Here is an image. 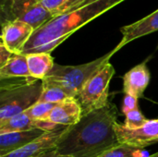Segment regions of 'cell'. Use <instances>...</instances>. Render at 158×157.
I'll return each instance as SVG.
<instances>
[{"mask_svg":"<svg viewBox=\"0 0 158 157\" xmlns=\"http://www.w3.org/2000/svg\"><path fill=\"white\" fill-rule=\"evenodd\" d=\"M44 89L42 95L40 97V102H45L50 104H60L64 101L71 99V97L60 87L53 84H46L44 83Z\"/></svg>","mask_w":158,"mask_h":157,"instance_id":"17","label":"cell"},{"mask_svg":"<svg viewBox=\"0 0 158 157\" xmlns=\"http://www.w3.org/2000/svg\"><path fill=\"white\" fill-rule=\"evenodd\" d=\"M157 31L158 9H156L155 12L149 14L142 19H139L130 25L123 26L120 29V31L122 33V39L114 49L116 52H118L129 43Z\"/></svg>","mask_w":158,"mask_h":157,"instance_id":"9","label":"cell"},{"mask_svg":"<svg viewBox=\"0 0 158 157\" xmlns=\"http://www.w3.org/2000/svg\"><path fill=\"white\" fill-rule=\"evenodd\" d=\"M148 122V119L143 115L139 108L131 110L125 114V122L124 126L127 129L134 130L143 127Z\"/></svg>","mask_w":158,"mask_h":157,"instance_id":"20","label":"cell"},{"mask_svg":"<svg viewBox=\"0 0 158 157\" xmlns=\"http://www.w3.org/2000/svg\"><path fill=\"white\" fill-rule=\"evenodd\" d=\"M29 77L31 76L29 71L26 56L23 54H15L10 60L0 68V80Z\"/></svg>","mask_w":158,"mask_h":157,"instance_id":"16","label":"cell"},{"mask_svg":"<svg viewBox=\"0 0 158 157\" xmlns=\"http://www.w3.org/2000/svg\"><path fill=\"white\" fill-rule=\"evenodd\" d=\"M67 128L68 127H61L54 131L45 132L43 136L31 143L1 157H38L44 152L56 147L58 140Z\"/></svg>","mask_w":158,"mask_h":157,"instance_id":"10","label":"cell"},{"mask_svg":"<svg viewBox=\"0 0 158 157\" xmlns=\"http://www.w3.org/2000/svg\"><path fill=\"white\" fill-rule=\"evenodd\" d=\"M0 81V123L27 111L40 100L42 80L29 77Z\"/></svg>","mask_w":158,"mask_h":157,"instance_id":"3","label":"cell"},{"mask_svg":"<svg viewBox=\"0 0 158 157\" xmlns=\"http://www.w3.org/2000/svg\"><path fill=\"white\" fill-rule=\"evenodd\" d=\"M125 0H93L75 10L55 17L34 31L21 54L51 53L76 31Z\"/></svg>","mask_w":158,"mask_h":157,"instance_id":"2","label":"cell"},{"mask_svg":"<svg viewBox=\"0 0 158 157\" xmlns=\"http://www.w3.org/2000/svg\"><path fill=\"white\" fill-rule=\"evenodd\" d=\"M6 19L2 21L19 19L31 25L34 31L38 30L55 16L45 9L41 0H6Z\"/></svg>","mask_w":158,"mask_h":157,"instance_id":"6","label":"cell"},{"mask_svg":"<svg viewBox=\"0 0 158 157\" xmlns=\"http://www.w3.org/2000/svg\"><path fill=\"white\" fill-rule=\"evenodd\" d=\"M81 117L82 111L80 104L76 98H71L57 104L47 116L45 121L57 126L70 127L79 123Z\"/></svg>","mask_w":158,"mask_h":157,"instance_id":"11","label":"cell"},{"mask_svg":"<svg viewBox=\"0 0 158 157\" xmlns=\"http://www.w3.org/2000/svg\"><path fill=\"white\" fill-rule=\"evenodd\" d=\"M99 157H149L146 156L145 152L143 149L133 147L128 144H121L115 146L108 150Z\"/></svg>","mask_w":158,"mask_h":157,"instance_id":"18","label":"cell"},{"mask_svg":"<svg viewBox=\"0 0 158 157\" xmlns=\"http://www.w3.org/2000/svg\"><path fill=\"white\" fill-rule=\"evenodd\" d=\"M34 32V29L19 19H11L2 23L1 43L12 53L21 54L25 44Z\"/></svg>","mask_w":158,"mask_h":157,"instance_id":"8","label":"cell"},{"mask_svg":"<svg viewBox=\"0 0 158 157\" xmlns=\"http://www.w3.org/2000/svg\"><path fill=\"white\" fill-rule=\"evenodd\" d=\"M115 132L118 141L121 144L143 149L158 142V119H151L141 128L130 130L124 125L116 123Z\"/></svg>","mask_w":158,"mask_h":157,"instance_id":"7","label":"cell"},{"mask_svg":"<svg viewBox=\"0 0 158 157\" xmlns=\"http://www.w3.org/2000/svg\"><path fill=\"white\" fill-rule=\"evenodd\" d=\"M38 157H70V156L63 155L59 154V153L56 151V148H54V149H51V150H49V151L44 152V154L40 155Z\"/></svg>","mask_w":158,"mask_h":157,"instance_id":"23","label":"cell"},{"mask_svg":"<svg viewBox=\"0 0 158 157\" xmlns=\"http://www.w3.org/2000/svg\"><path fill=\"white\" fill-rule=\"evenodd\" d=\"M115 74V68L106 63L83 85L76 97L82 111V116L105 107L108 103L109 84Z\"/></svg>","mask_w":158,"mask_h":157,"instance_id":"5","label":"cell"},{"mask_svg":"<svg viewBox=\"0 0 158 157\" xmlns=\"http://www.w3.org/2000/svg\"><path fill=\"white\" fill-rule=\"evenodd\" d=\"M117 106L109 102L105 107L83 115L79 123L68 127L58 140L56 151L70 157H99L118 145L115 124Z\"/></svg>","mask_w":158,"mask_h":157,"instance_id":"1","label":"cell"},{"mask_svg":"<svg viewBox=\"0 0 158 157\" xmlns=\"http://www.w3.org/2000/svg\"><path fill=\"white\" fill-rule=\"evenodd\" d=\"M138 107V98L132 96V95H129V94H125L123 102H122V112L125 115L126 113L137 109Z\"/></svg>","mask_w":158,"mask_h":157,"instance_id":"21","label":"cell"},{"mask_svg":"<svg viewBox=\"0 0 158 157\" xmlns=\"http://www.w3.org/2000/svg\"><path fill=\"white\" fill-rule=\"evenodd\" d=\"M15 54L8 50L2 43H0V68H3Z\"/></svg>","mask_w":158,"mask_h":157,"instance_id":"22","label":"cell"},{"mask_svg":"<svg viewBox=\"0 0 158 157\" xmlns=\"http://www.w3.org/2000/svg\"><path fill=\"white\" fill-rule=\"evenodd\" d=\"M91 1H93V0H84V5L87 4V3H89V2H91Z\"/></svg>","mask_w":158,"mask_h":157,"instance_id":"25","label":"cell"},{"mask_svg":"<svg viewBox=\"0 0 158 157\" xmlns=\"http://www.w3.org/2000/svg\"><path fill=\"white\" fill-rule=\"evenodd\" d=\"M150 71L146 66V61L135 66L123 77V92L125 94L140 98L150 82Z\"/></svg>","mask_w":158,"mask_h":157,"instance_id":"12","label":"cell"},{"mask_svg":"<svg viewBox=\"0 0 158 157\" xmlns=\"http://www.w3.org/2000/svg\"><path fill=\"white\" fill-rule=\"evenodd\" d=\"M56 105H55V104L38 101L35 105H33L31 107H30L27 111H25V113L34 120L45 121L47 116L50 114V112L53 110V108Z\"/></svg>","mask_w":158,"mask_h":157,"instance_id":"19","label":"cell"},{"mask_svg":"<svg viewBox=\"0 0 158 157\" xmlns=\"http://www.w3.org/2000/svg\"><path fill=\"white\" fill-rule=\"evenodd\" d=\"M25 56L30 74L37 80L43 81L55 65L54 58L49 53H35Z\"/></svg>","mask_w":158,"mask_h":157,"instance_id":"15","label":"cell"},{"mask_svg":"<svg viewBox=\"0 0 158 157\" xmlns=\"http://www.w3.org/2000/svg\"><path fill=\"white\" fill-rule=\"evenodd\" d=\"M149 157H158V152L157 153H156L155 155H150Z\"/></svg>","mask_w":158,"mask_h":157,"instance_id":"24","label":"cell"},{"mask_svg":"<svg viewBox=\"0 0 158 157\" xmlns=\"http://www.w3.org/2000/svg\"><path fill=\"white\" fill-rule=\"evenodd\" d=\"M115 49L89 63L77 66L55 64L51 71L43 80L44 83L53 84L63 89L71 98H76L87 81L109 62Z\"/></svg>","mask_w":158,"mask_h":157,"instance_id":"4","label":"cell"},{"mask_svg":"<svg viewBox=\"0 0 158 157\" xmlns=\"http://www.w3.org/2000/svg\"><path fill=\"white\" fill-rule=\"evenodd\" d=\"M45 131L31 130L27 131H14L0 134V157L12 153L43 136Z\"/></svg>","mask_w":158,"mask_h":157,"instance_id":"14","label":"cell"},{"mask_svg":"<svg viewBox=\"0 0 158 157\" xmlns=\"http://www.w3.org/2000/svg\"><path fill=\"white\" fill-rule=\"evenodd\" d=\"M61 127L62 126H57L48 121L34 120L30 118L25 112H23L0 123V134L14 131H27L35 129L49 132L54 131Z\"/></svg>","mask_w":158,"mask_h":157,"instance_id":"13","label":"cell"}]
</instances>
